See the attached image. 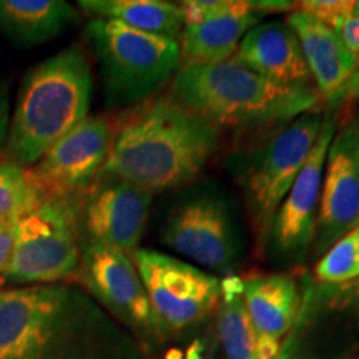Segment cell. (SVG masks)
<instances>
[{"mask_svg":"<svg viewBox=\"0 0 359 359\" xmlns=\"http://www.w3.org/2000/svg\"><path fill=\"white\" fill-rule=\"evenodd\" d=\"M0 359H143L137 339L70 283L0 291Z\"/></svg>","mask_w":359,"mask_h":359,"instance_id":"6da1fadb","label":"cell"},{"mask_svg":"<svg viewBox=\"0 0 359 359\" xmlns=\"http://www.w3.org/2000/svg\"><path fill=\"white\" fill-rule=\"evenodd\" d=\"M222 142V130L172 95H156L115 128L100 177L156 191L178 190L200 177Z\"/></svg>","mask_w":359,"mask_h":359,"instance_id":"7a4b0ae2","label":"cell"},{"mask_svg":"<svg viewBox=\"0 0 359 359\" xmlns=\"http://www.w3.org/2000/svg\"><path fill=\"white\" fill-rule=\"evenodd\" d=\"M168 95L218 130L278 132L306 111L321 109L314 87H283L228 58L185 64L170 82Z\"/></svg>","mask_w":359,"mask_h":359,"instance_id":"3957f363","label":"cell"},{"mask_svg":"<svg viewBox=\"0 0 359 359\" xmlns=\"http://www.w3.org/2000/svg\"><path fill=\"white\" fill-rule=\"evenodd\" d=\"M92 87V67L79 42L35 65L20 85L0 161L34 167L87 118Z\"/></svg>","mask_w":359,"mask_h":359,"instance_id":"277c9868","label":"cell"},{"mask_svg":"<svg viewBox=\"0 0 359 359\" xmlns=\"http://www.w3.org/2000/svg\"><path fill=\"white\" fill-rule=\"evenodd\" d=\"M82 196L47 198L13 223V251L2 285L22 288L79 280L85 245Z\"/></svg>","mask_w":359,"mask_h":359,"instance_id":"5b68a950","label":"cell"},{"mask_svg":"<svg viewBox=\"0 0 359 359\" xmlns=\"http://www.w3.org/2000/svg\"><path fill=\"white\" fill-rule=\"evenodd\" d=\"M85 34L95 52L110 109H135L151 100L177 74L182 58L178 40L102 19H90Z\"/></svg>","mask_w":359,"mask_h":359,"instance_id":"8992f818","label":"cell"},{"mask_svg":"<svg viewBox=\"0 0 359 359\" xmlns=\"http://www.w3.org/2000/svg\"><path fill=\"white\" fill-rule=\"evenodd\" d=\"M160 238L175 253L224 276L235 275L245 246L230 198L213 185L183 193L165 218Z\"/></svg>","mask_w":359,"mask_h":359,"instance_id":"52a82bcc","label":"cell"},{"mask_svg":"<svg viewBox=\"0 0 359 359\" xmlns=\"http://www.w3.org/2000/svg\"><path fill=\"white\" fill-rule=\"evenodd\" d=\"M354 356H359V278L327 285L304 273L298 314L276 359Z\"/></svg>","mask_w":359,"mask_h":359,"instance_id":"ba28073f","label":"cell"},{"mask_svg":"<svg viewBox=\"0 0 359 359\" xmlns=\"http://www.w3.org/2000/svg\"><path fill=\"white\" fill-rule=\"evenodd\" d=\"M325 110L318 109L271 135L248 161L243 173L246 212L258 250L264 251L273 218L302 172L321 132Z\"/></svg>","mask_w":359,"mask_h":359,"instance_id":"9c48e42d","label":"cell"},{"mask_svg":"<svg viewBox=\"0 0 359 359\" xmlns=\"http://www.w3.org/2000/svg\"><path fill=\"white\" fill-rule=\"evenodd\" d=\"M132 259L163 334L196 325L218 308V276L155 250L138 248Z\"/></svg>","mask_w":359,"mask_h":359,"instance_id":"30bf717a","label":"cell"},{"mask_svg":"<svg viewBox=\"0 0 359 359\" xmlns=\"http://www.w3.org/2000/svg\"><path fill=\"white\" fill-rule=\"evenodd\" d=\"M336 130V109L325 110L321 132L269 228L264 250L278 263L299 264L306 262L311 255L320 213L326 155Z\"/></svg>","mask_w":359,"mask_h":359,"instance_id":"8fae6325","label":"cell"},{"mask_svg":"<svg viewBox=\"0 0 359 359\" xmlns=\"http://www.w3.org/2000/svg\"><path fill=\"white\" fill-rule=\"evenodd\" d=\"M114 133L109 116L88 115L25 170L30 185L43 200L83 195L105 167Z\"/></svg>","mask_w":359,"mask_h":359,"instance_id":"7c38bea8","label":"cell"},{"mask_svg":"<svg viewBox=\"0 0 359 359\" xmlns=\"http://www.w3.org/2000/svg\"><path fill=\"white\" fill-rule=\"evenodd\" d=\"M77 281L120 325L145 338L165 336L137 266L123 251L85 240Z\"/></svg>","mask_w":359,"mask_h":359,"instance_id":"4fadbf2b","label":"cell"},{"mask_svg":"<svg viewBox=\"0 0 359 359\" xmlns=\"http://www.w3.org/2000/svg\"><path fill=\"white\" fill-rule=\"evenodd\" d=\"M359 224V122L353 118L336 130L323 175L316 236L311 248L320 259Z\"/></svg>","mask_w":359,"mask_h":359,"instance_id":"5bb4252c","label":"cell"},{"mask_svg":"<svg viewBox=\"0 0 359 359\" xmlns=\"http://www.w3.org/2000/svg\"><path fill=\"white\" fill-rule=\"evenodd\" d=\"M154 193L114 177H98L82 196V224L87 241L111 246L132 257L150 217Z\"/></svg>","mask_w":359,"mask_h":359,"instance_id":"9a60e30c","label":"cell"},{"mask_svg":"<svg viewBox=\"0 0 359 359\" xmlns=\"http://www.w3.org/2000/svg\"><path fill=\"white\" fill-rule=\"evenodd\" d=\"M180 6L185 11V27L178 43L187 64L228 60L235 55L245 35L263 19L253 2L191 0Z\"/></svg>","mask_w":359,"mask_h":359,"instance_id":"2e32d148","label":"cell"},{"mask_svg":"<svg viewBox=\"0 0 359 359\" xmlns=\"http://www.w3.org/2000/svg\"><path fill=\"white\" fill-rule=\"evenodd\" d=\"M233 58L283 87H314L302 45L286 20L259 22L245 35Z\"/></svg>","mask_w":359,"mask_h":359,"instance_id":"e0dca14e","label":"cell"},{"mask_svg":"<svg viewBox=\"0 0 359 359\" xmlns=\"http://www.w3.org/2000/svg\"><path fill=\"white\" fill-rule=\"evenodd\" d=\"M286 24L299 40L314 88L323 102L336 109L338 103L344 100V87L356 69L358 58L349 53L330 25L306 12L296 8L288 15Z\"/></svg>","mask_w":359,"mask_h":359,"instance_id":"ac0fdd59","label":"cell"},{"mask_svg":"<svg viewBox=\"0 0 359 359\" xmlns=\"http://www.w3.org/2000/svg\"><path fill=\"white\" fill-rule=\"evenodd\" d=\"M243 299L258 341L281 344L298 314L302 281L286 273L250 276L243 280Z\"/></svg>","mask_w":359,"mask_h":359,"instance_id":"d6986e66","label":"cell"},{"mask_svg":"<svg viewBox=\"0 0 359 359\" xmlns=\"http://www.w3.org/2000/svg\"><path fill=\"white\" fill-rule=\"evenodd\" d=\"M79 20L64 0H0V32L17 45L48 42Z\"/></svg>","mask_w":359,"mask_h":359,"instance_id":"ffe728a7","label":"cell"},{"mask_svg":"<svg viewBox=\"0 0 359 359\" xmlns=\"http://www.w3.org/2000/svg\"><path fill=\"white\" fill-rule=\"evenodd\" d=\"M80 11L92 19L114 20L156 37L178 40L185 27V11L165 0H80Z\"/></svg>","mask_w":359,"mask_h":359,"instance_id":"44dd1931","label":"cell"},{"mask_svg":"<svg viewBox=\"0 0 359 359\" xmlns=\"http://www.w3.org/2000/svg\"><path fill=\"white\" fill-rule=\"evenodd\" d=\"M218 338L228 359H258V336L245 306L243 280L236 275L222 280Z\"/></svg>","mask_w":359,"mask_h":359,"instance_id":"7402d4cb","label":"cell"},{"mask_svg":"<svg viewBox=\"0 0 359 359\" xmlns=\"http://www.w3.org/2000/svg\"><path fill=\"white\" fill-rule=\"evenodd\" d=\"M42 201L24 168L0 161V223H15Z\"/></svg>","mask_w":359,"mask_h":359,"instance_id":"603a6c76","label":"cell"},{"mask_svg":"<svg viewBox=\"0 0 359 359\" xmlns=\"http://www.w3.org/2000/svg\"><path fill=\"white\" fill-rule=\"evenodd\" d=\"M313 278L327 285H341L359 278V224L334 243L314 266Z\"/></svg>","mask_w":359,"mask_h":359,"instance_id":"cb8c5ba5","label":"cell"},{"mask_svg":"<svg viewBox=\"0 0 359 359\" xmlns=\"http://www.w3.org/2000/svg\"><path fill=\"white\" fill-rule=\"evenodd\" d=\"M296 8L334 30L344 19L351 17L353 0H304L296 2Z\"/></svg>","mask_w":359,"mask_h":359,"instance_id":"d4e9b609","label":"cell"},{"mask_svg":"<svg viewBox=\"0 0 359 359\" xmlns=\"http://www.w3.org/2000/svg\"><path fill=\"white\" fill-rule=\"evenodd\" d=\"M334 32L339 35L341 42L348 48L349 53L359 58V19H344L341 24L336 27Z\"/></svg>","mask_w":359,"mask_h":359,"instance_id":"484cf974","label":"cell"},{"mask_svg":"<svg viewBox=\"0 0 359 359\" xmlns=\"http://www.w3.org/2000/svg\"><path fill=\"white\" fill-rule=\"evenodd\" d=\"M13 251V223H0V276L6 271Z\"/></svg>","mask_w":359,"mask_h":359,"instance_id":"4316f807","label":"cell"},{"mask_svg":"<svg viewBox=\"0 0 359 359\" xmlns=\"http://www.w3.org/2000/svg\"><path fill=\"white\" fill-rule=\"evenodd\" d=\"M11 102H8L7 88L0 83V154H2L4 145H6L8 125H11Z\"/></svg>","mask_w":359,"mask_h":359,"instance_id":"83f0119b","label":"cell"},{"mask_svg":"<svg viewBox=\"0 0 359 359\" xmlns=\"http://www.w3.org/2000/svg\"><path fill=\"white\" fill-rule=\"evenodd\" d=\"M344 98H354V100H359V58H358L356 69H354L353 75L348 80L346 87H344Z\"/></svg>","mask_w":359,"mask_h":359,"instance_id":"f1b7e54d","label":"cell"},{"mask_svg":"<svg viewBox=\"0 0 359 359\" xmlns=\"http://www.w3.org/2000/svg\"><path fill=\"white\" fill-rule=\"evenodd\" d=\"M351 19H359V0H353Z\"/></svg>","mask_w":359,"mask_h":359,"instance_id":"f546056e","label":"cell"},{"mask_svg":"<svg viewBox=\"0 0 359 359\" xmlns=\"http://www.w3.org/2000/svg\"><path fill=\"white\" fill-rule=\"evenodd\" d=\"M358 122H359V118H358Z\"/></svg>","mask_w":359,"mask_h":359,"instance_id":"4dcf8cb0","label":"cell"}]
</instances>
